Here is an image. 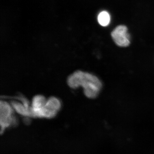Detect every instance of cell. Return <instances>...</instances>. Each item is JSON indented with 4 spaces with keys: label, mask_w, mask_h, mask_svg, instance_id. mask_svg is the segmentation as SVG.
<instances>
[{
    "label": "cell",
    "mask_w": 154,
    "mask_h": 154,
    "mask_svg": "<svg viewBox=\"0 0 154 154\" xmlns=\"http://www.w3.org/2000/svg\"><path fill=\"white\" fill-rule=\"evenodd\" d=\"M127 27L124 25L116 26L111 33L113 41L118 46L126 47L130 44V36Z\"/></svg>",
    "instance_id": "3957f363"
},
{
    "label": "cell",
    "mask_w": 154,
    "mask_h": 154,
    "mask_svg": "<svg viewBox=\"0 0 154 154\" xmlns=\"http://www.w3.org/2000/svg\"><path fill=\"white\" fill-rule=\"evenodd\" d=\"M69 85L72 88L82 86L86 96L89 98H96L99 94L102 84L97 77L89 73L75 72L68 79Z\"/></svg>",
    "instance_id": "6da1fadb"
},
{
    "label": "cell",
    "mask_w": 154,
    "mask_h": 154,
    "mask_svg": "<svg viewBox=\"0 0 154 154\" xmlns=\"http://www.w3.org/2000/svg\"><path fill=\"white\" fill-rule=\"evenodd\" d=\"M98 22L99 25L102 27H107L110 25L111 17L110 14L107 11H102L98 16Z\"/></svg>",
    "instance_id": "277c9868"
},
{
    "label": "cell",
    "mask_w": 154,
    "mask_h": 154,
    "mask_svg": "<svg viewBox=\"0 0 154 154\" xmlns=\"http://www.w3.org/2000/svg\"><path fill=\"white\" fill-rule=\"evenodd\" d=\"M13 109L8 103L1 101L0 123L2 134L6 128L16 124V119L13 116Z\"/></svg>",
    "instance_id": "7a4b0ae2"
}]
</instances>
